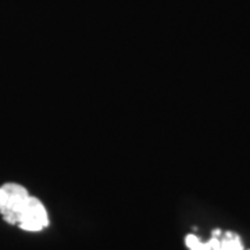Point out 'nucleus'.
Listing matches in <instances>:
<instances>
[{"label": "nucleus", "mask_w": 250, "mask_h": 250, "mask_svg": "<svg viewBox=\"0 0 250 250\" xmlns=\"http://www.w3.org/2000/svg\"><path fill=\"white\" fill-rule=\"evenodd\" d=\"M0 188L3 193V205L0 208L1 217L10 225H18L21 210L29 197L27 188L16 182L3 184Z\"/></svg>", "instance_id": "nucleus-1"}, {"label": "nucleus", "mask_w": 250, "mask_h": 250, "mask_svg": "<svg viewBox=\"0 0 250 250\" xmlns=\"http://www.w3.org/2000/svg\"><path fill=\"white\" fill-rule=\"evenodd\" d=\"M1 205H3V193H1V188H0V208H1Z\"/></svg>", "instance_id": "nucleus-5"}, {"label": "nucleus", "mask_w": 250, "mask_h": 250, "mask_svg": "<svg viewBox=\"0 0 250 250\" xmlns=\"http://www.w3.org/2000/svg\"><path fill=\"white\" fill-rule=\"evenodd\" d=\"M49 225V214L41 199L31 196L21 210L18 227L27 232H39Z\"/></svg>", "instance_id": "nucleus-2"}, {"label": "nucleus", "mask_w": 250, "mask_h": 250, "mask_svg": "<svg viewBox=\"0 0 250 250\" xmlns=\"http://www.w3.org/2000/svg\"><path fill=\"white\" fill-rule=\"evenodd\" d=\"M220 248H221V250H245L241 235L233 232V231L221 232V235H220Z\"/></svg>", "instance_id": "nucleus-3"}, {"label": "nucleus", "mask_w": 250, "mask_h": 250, "mask_svg": "<svg viewBox=\"0 0 250 250\" xmlns=\"http://www.w3.org/2000/svg\"><path fill=\"white\" fill-rule=\"evenodd\" d=\"M202 242L203 241H202V239H200L197 235H195V233H189V235H187V236H185V246H187L189 250L195 249V248H196V246H199Z\"/></svg>", "instance_id": "nucleus-4"}]
</instances>
